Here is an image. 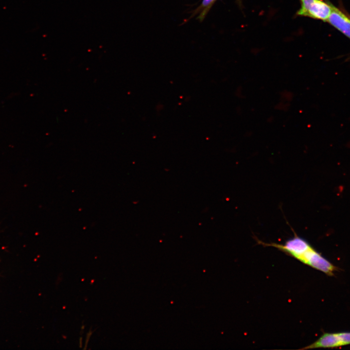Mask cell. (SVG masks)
I'll return each instance as SVG.
<instances>
[{
	"label": "cell",
	"mask_w": 350,
	"mask_h": 350,
	"mask_svg": "<svg viewBox=\"0 0 350 350\" xmlns=\"http://www.w3.org/2000/svg\"><path fill=\"white\" fill-rule=\"evenodd\" d=\"M216 0H202L200 5L193 12V15H198L197 18L202 21Z\"/></svg>",
	"instance_id": "5"
},
{
	"label": "cell",
	"mask_w": 350,
	"mask_h": 350,
	"mask_svg": "<svg viewBox=\"0 0 350 350\" xmlns=\"http://www.w3.org/2000/svg\"><path fill=\"white\" fill-rule=\"evenodd\" d=\"M301 7L297 15L327 21L332 11L331 3L323 0H299Z\"/></svg>",
	"instance_id": "2"
},
{
	"label": "cell",
	"mask_w": 350,
	"mask_h": 350,
	"mask_svg": "<svg viewBox=\"0 0 350 350\" xmlns=\"http://www.w3.org/2000/svg\"><path fill=\"white\" fill-rule=\"evenodd\" d=\"M332 11L327 21L350 39V17L331 3Z\"/></svg>",
	"instance_id": "4"
},
{
	"label": "cell",
	"mask_w": 350,
	"mask_h": 350,
	"mask_svg": "<svg viewBox=\"0 0 350 350\" xmlns=\"http://www.w3.org/2000/svg\"><path fill=\"white\" fill-rule=\"evenodd\" d=\"M260 244L275 247L303 263L319 270L329 276L334 275L337 268L316 251L304 239L296 233L283 244L266 243L261 241Z\"/></svg>",
	"instance_id": "1"
},
{
	"label": "cell",
	"mask_w": 350,
	"mask_h": 350,
	"mask_svg": "<svg viewBox=\"0 0 350 350\" xmlns=\"http://www.w3.org/2000/svg\"><path fill=\"white\" fill-rule=\"evenodd\" d=\"M350 344V332H326L313 343L301 349L332 348Z\"/></svg>",
	"instance_id": "3"
}]
</instances>
